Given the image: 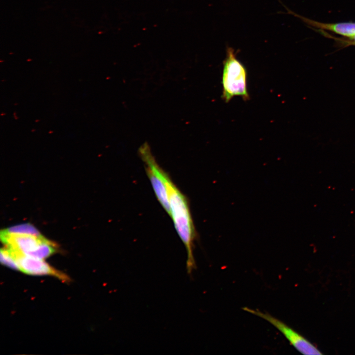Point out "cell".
I'll use <instances>...</instances> for the list:
<instances>
[{"label":"cell","instance_id":"9","mask_svg":"<svg viewBox=\"0 0 355 355\" xmlns=\"http://www.w3.org/2000/svg\"><path fill=\"white\" fill-rule=\"evenodd\" d=\"M2 231L10 234H29L37 236H42L34 225L29 223H24L11 226Z\"/></svg>","mask_w":355,"mask_h":355},{"label":"cell","instance_id":"11","mask_svg":"<svg viewBox=\"0 0 355 355\" xmlns=\"http://www.w3.org/2000/svg\"><path fill=\"white\" fill-rule=\"evenodd\" d=\"M330 37L337 41L342 46L346 47L350 45H355V42H351L345 38H337L336 37H333L331 36H330Z\"/></svg>","mask_w":355,"mask_h":355},{"label":"cell","instance_id":"10","mask_svg":"<svg viewBox=\"0 0 355 355\" xmlns=\"http://www.w3.org/2000/svg\"><path fill=\"white\" fill-rule=\"evenodd\" d=\"M1 263L11 268L19 270V267L15 259L6 248L0 250Z\"/></svg>","mask_w":355,"mask_h":355},{"label":"cell","instance_id":"8","mask_svg":"<svg viewBox=\"0 0 355 355\" xmlns=\"http://www.w3.org/2000/svg\"><path fill=\"white\" fill-rule=\"evenodd\" d=\"M56 245L52 242L47 240L41 243L39 247L33 251L26 255L36 258L43 259L55 253Z\"/></svg>","mask_w":355,"mask_h":355},{"label":"cell","instance_id":"2","mask_svg":"<svg viewBox=\"0 0 355 355\" xmlns=\"http://www.w3.org/2000/svg\"><path fill=\"white\" fill-rule=\"evenodd\" d=\"M222 98L228 103L235 96H240L245 101L249 99L247 88V71L237 58L236 53L231 47H227L226 57L223 63L221 77Z\"/></svg>","mask_w":355,"mask_h":355},{"label":"cell","instance_id":"7","mask_svg":"<svg viewBox=\"0 0 355 355\" xmlns=\"http://www.w3.org/2000/svg\"><path fill=\"white\" fill-rule=\"evenodd\" d=\"M290 14L300 19L308 25L320 30L327 31L334 34L350 38L355 36V23L340 22L335 23H323L303 17L288 9Z\"/></svg>","mask_w":355,"mask_h":355},{"label":"cell","instance_id":"6","mask_svg":"<svg viewBox=\"0 0 355 355\" xmlns=\"http://www.w3.org/2000/svg\"><path fill=\"white\" fill-rule=\"evenodd\" d=\"M0 239L6 248L25 255L36 250L41 243L48 240L42 236L10 234L2 230L0 232Z\"/></svg>","mask_w":355,"mask_h":355},{"label":"cell","instance_id":"4","mask_svg":"<svg viewBox=\"0 0 355 355\" xmlns=\"http://www.w3.org/2000/svg\"><path fill=\"white\" fill-rule=\"evenodd\" d=\"M243 310L267 321L281 332L289 343L303 355H322L318 348L296 331L267 313L247 307Z\"/></svg>","mask_w":355,"mask_h":355},{"label":"cell","instance_id":"12","mask_svg":"<svg viewBox=\"0 0 355 355\" xmlns=\"http://www.w3.org/2000/svg\"><path fill=\"white\" fill-rule=\"evenodd\" d=\"M345 38L351 42H355V36L350 38Z\"/></svg>","mask_w":355,"mask_h":355},{"label":"cell","instance_id":"5","mask_svg":"<svg viewBox=\"0 0 355 355\" xmlns=\"http://www.w3.org/2000/svg\"><path fill=\"white\" fill-rule=\"evenodd\" d=\"M6 248L17 263L19 270L23 273L33 275L53 276L63 282L70 281L66 275L52 267L42 259L29 256L18 251Z\"/></svg>","mask_w":355,"mask_h":355},{"label":"cell","instance_id":"1","mask_svg":"<svg viewBox=\"0 0 355 355\" xmlns=\"http://www.w3.org/2000/svg\"><path fill=\"white\" fill-rule=\"evenodd\" d=\"M166 185L171 209V216L187 251L186 269L191 274L196 268L193 254L195 231L187 198L168 176Z\"/></svg>","mask_w":355,"mask_h":355},{"label":"cell","instance_id":"3","mask_svg":"<svg viewBox=\"0 0 355 355\" xmlns=\"http://www.w3.org/2000/svg\"><path fill=\"white\" fill-rule=\"evenodd\" d=\"M139 153L144 163L147 175L158 201L170 216L171 209L166 182L169 175L158 164L147 143L140 147Z\"/></svg>","mask_w":355,"mask_h":355}]
</instances>
